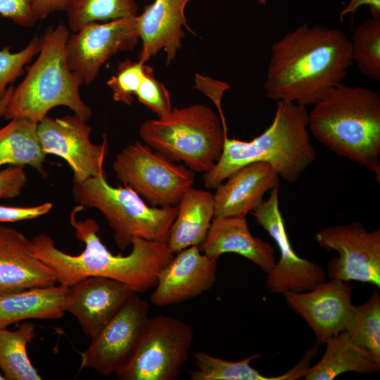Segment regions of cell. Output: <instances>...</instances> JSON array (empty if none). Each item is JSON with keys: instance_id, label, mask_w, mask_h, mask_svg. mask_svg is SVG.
<instances>
[{"instance_id": "obj_41", "label": "cell", "mask_w": 380, "mask_h": 380, "mask_svg": "<svg viewBox=\"0 0 380 380\" xmlns=\"http://www.w3.org/2000/svg\"><path fill=\"white\" fill-rule=\"evenodd\" d=\"M260 4H265L266 0H258Z\"/></svg>"}, {"instance_id": "obj_11", "label": "cell", "mask_w": 380, "mask_h": 380, "mask_svg": "<svg viewBox=\"0 0 380 380\" xmlns=\"http://www.w3.org/2000/svg\"><path fill=\"white\" fill-rule=\"evenodd\" d=\"M139 40L137 16L87 25L70 34L65 44L68 66L82 84L89 85L106 62L118 52L134 49Z\"/></svg>"}, {"instance_id": "obj_36", "label": "cell", "mask_w": 380, "mask_h": 380, "mask_svg": "<svg viewBox=\"0 0 380 380\" xmlns=\"http://www.w3.org/2000/svg\"><path fill=\"white\" fill-rule=\"evenodd\" d=\"M52 207V203L49 202L32 207L0 205V222H15L35 219L47 214Z\"/></svg>"}, {"instance_id": "obj_39", "label": "cell", "mask_w": 380, "mask_h": 380, "mask_svg": "<svg viewBox=\"0 0 380 380\" xmlns=\"http://www.w3.org/2000/svg\"><path fill=\"white\" fill-rule=\"evenodd\" d=\"M363 5H368L372 16H380V0H350L348 6L340 13V21L348 13L353 14Z\"/></svg>"}, {"instance_id": "obj_1", "label": "cell", "mask_w": 380, "mask_h": 380, "mask_svg": "<svg viewBox=\"0 0 380 380\" xmlns=\"http://www.w3.org/2000/svg\"><path fill=\"white\" fill-rule=\"evenodd\" d=\"M353 63L350 41L343 30L302 24L273 44L265 96L313 106L343 83Z\"/></svg>"}, {"instance_id": "obj_8", "label": "cell", "mask_w": 380, "mask_h": 380, "mask_svg": "<svg viewBox=\"0 0 380 380\" xmlns=\"http://www.w3.org/2000/svg\"><path fill=\"white\" fill-rule=\"evenodd\" d=\"M113 169L120 182L155 207L176 206L195 179L194 172L184 165L176 164L141 141L122 149Z\"/></svg>"}, {"instance_id": "obj_12", "label": "cell", "mask_w": 380, "mask_h": 380, "mask_svg": "<svg viewBox=\"0 0 380 380\" xmlns=\"http://www.w3.org/2000/svg\"><path fill=\"white\" fill-rule=\"evenodd\" d=\"M149 305L133 294L115 316L92 338L81 353L80 368L108 376L115 374L132 357L148 318Z\"/></svg>"}, {"instance_id": "obj_5", "label": "cell", "mask_w": 380, "mask_h": 380, "mask_svg": "<svg viewBox=\"0 0 380 380\" xmlns=\"http://www.w3.org/2000/svg\"><path fill=\"white\" fill-rule=\"evenodd\" d=\"M70 30L62 23L47 28L40 37L37 59L28 68L22 82L13 88L4 116L24 118L39 122L53 108L66 106L87 121L91 108L81 99L82 84L70 69L65 44Z\"/></svg>"}, {"instance_id": "obj_9", "label": "cell", "mask_w": 380, "mask_h": 380, "mask_svg": "<svg viewBox=\"0 0 380 380\" xmlns=\"http://www.w3.org/2000/svg\"><path fill=\"white\" fill-rule=\"evenodd\" d=\"M194 331L181 319L148 317L129 361L115 374L121 380H175L186 361Z\"/></svg>"}, {"instance_id": "obj_16", "label": "cell", "mask_w": 380, "mask_h": 380, "mask_svg": "<svg viewBox=\"0 0 380 380\" xmlns=\"http://www.w3.org/2000/svg\"><path fill=\"white\" fill-rule=\"evenodd\" d=\"M177 255L160 272L150 299L154 305L167 306L192 299L213 286L217 258L192 246Z\"/></svg>"}, {"instance_id": "obj_31", "label": "cell", "mask_w": 380, "mask_h": 380, "mask_svg": "<svg viewBox=\"0 0 380 380\" xmlns=\"http://www.w3.org/2000/svg\"><path fill=\"white\" fill-rule=\"evenodd\" d=\"M40 37L34 36L22 50L11 52L9 47L0 50V100L7 91L8 86L24 72L40 50Z\"/></svg>"}, {"instance_id": "obj_2", "label": "cell", "mask_w": 380, "mask_h": 380, "mask_svg": "<svg viewBox=\"0 0 380 380\" xmlns=\"http://www.w3.org/2000/svg\"><path fill=\"white\" fill-rule=\"evenodd\" d=\"M82 208H75L70 219L75 237L84 243L80 254L61 251L44 234L31 239L33 254L51 268L57 282L70 286L89 277H103L125 283L139 294L153 288L160 272L174 257L167 243L135 237L128 255H113L97 235L99 226L94 220H76Z\"/></svg>"}, {"instance_id": "obj_35", "label": "cell", "mask_w": 380, "mask_h": 380, "mask_svg": "<svg viewBox=\"0 0 380 380\" xmlns=\"http://www.w3.org/2000/svg\"><path fill=\"white\" fill-rule=\"evenodd\" d=\"M27 178L23 166H11L0 170V199L19 196Z\"/></svg>"}, {"instance_id": "obj_19", "label": "cell", "mask_w": 380, "mask_h": 380, "mask_svg": "<svg viewBox=\"0 0 380 380\" xmlns=\"http://www.w3.org/2000/svg\"><path fill=\"white\" fill-rule=\"evenodd\" d=\"M191 0H154L137 15L141 49L138 61L146 63L163 50L166 64L175 58L184 37L182 27L195 34L189 27L184 9Z\"/></svg>"}, {"instance_id": "obj_14", "label": "cell", "mask_w": 380, "mask_h": 380, "mask_svg": "<svg viewBox=\"0 0 380 380\" xmlns=\"http://www.w3.org/2000/svg\"><path fill=\"white\" fill-rule=\"evenodd\" d=\"M76 114L53 118L44 117L37 123V136L43 152L64 159L73 172V182L106 175L104 160L108 144L91 142V127Z\"/></svg>"}, {"instance_id": "obj_18", "label": "cell", "mask_w": 380, "mask_h": 380, "mask_svg": "<svg viewBox=\"0 0 380 380\" xmlns=\"http://www.w3.org/2000/svg\"><path fill=\"white\" fill-rule=\"evenodd\" d=\"M56 282L51 268L33 254L31 240L15 228L0 224V295Z\"/></svg>"}, {"instance_id": "obj_21", "label": "cell", "mask_w": 380, "mask_h": 380, "mask_svg": "<svg viewBox=\"0 0 380 380\" xmlns=\"http://www.w3.org/2000/svg\"><path fill=\"white\" fill-rule=\"evenodd\" d=\"M198 247L206 255L217 259L224 253L239 254L267 274L275 264L273 247L251 234L246 217H215Z\"/></svg>"}, {"instance_id": "obj_25", "label": "cell", "mask_w": 380, "mask_h": 380, "mask_svg": "<svg viewBox=\"0 0 380 380\" xmlns=\"http://www.w3.org/2000/svg\"><path fill=\"white\" fill-rule=\"evenodd\" d=\"M196 369L190 372L191 380H294L304 377L312 357L305 354L300 362L281 375L266 376L252 367L251 362L260 357L253 354L239 361H229L198 351L194 355Z\"/></svg>"}, {"instance_id": "obj_10", "label": "cell", "mask_w": 380, "mask_h": 380, "mask_svg": "<svg viewBox=\"0 0 380 380\" xmlns=\"http://www.w3.org/2000/svg\"><path fill=\"white\" fill-rule=\"evenodd\" d=\"M315 239L338 257L328 262L330 279L357 281L380 287V229L367 230L361 223L328 227L319 230Z\"/></svg>"}, {"instance_id": "obj_7", "label": "cell", "mask_w": 380, "mask_h": 380, "mask_svg": "<svg viewBox=\"0 0 380 380\" xmlns=\"http://www.w3.org/2000/svg\"><path fill=\"white\" fill-rule=\"evenodd\" d=\"M72 193L80 205L101 213L113 229L115 242L120 250L131 246L135 237L167 243L177 206L148 205L129 186H110L103 175L73 182Z\"/></svg>"}, {"instance_id": "obj_23", "label": "cell", "mask_w": 380, "mask_h": 380, "mask_svg": "<svg viewBox=\"0 0 380 380\" xmlns=\"http://www.w3.org/2000/svg\"><path fill=\"white\" fill-rule=\"evenodd\" d=\"M68 289V286L59 284L0 295V328L30 319L63 317Z\"/></svg>"}, {"instance_id": "obj_6", "label": "cell", "mask_w": 380, "mask_h": 380, "mask_svg": "<svg viewBox=\"0 0 380 380\" xmlns=\"http://www.w3.org/2000/svg\"><path fill=\"white\" fill-rule=\"evenodd\" d=\"M139 135L155 151L198 173L215 164L227 137L221 119L203 104L175 108L165 117L146 120Z\"/></svg>"}, {"instance_id": "obj_3", "label": "cell", "mask_w": 380, "mask_h": 380, "mask_svg": "<svg viewBox=\"0 0 380 380\" xmlns=\"http://www.w3.org/2000/svg\"><path fill=\"white\" fill-rule=\"evenodd\" d=\"M270 125L251 141L225 138L222 153L203 173L205 186L215 189L243 167L256 162L269 163L285 182L297 181L316 159L310 140L308 112L295 103L277 101Z\"/></svg>"}, {"instance_id": "obj_42", "label": "cell", "mask_w": 380, "mask_h": 380, "mask_svg": "<svg viewBox=\"0 0 380 380\" xmlns=\"http://www.w3.org/2000/svg\"><path fill=\"white\" fill-rule=\"evenodd\" d=\"M0 380H5L4 375H1V374H0Z\"/></svg>"}, {"instance_id": "obj_28", "label": "cell", "mask_w": 380, "mask_h": 380, "mask_svg": "<svg viewBox=\"0 0 380 380\" xmlns=\"http://www.w3.org/2000/svg\"><path fill=\"white\" fill-rule=\"evenodd\" d=\"M136 0H72L66 9L68 27L71 32L100 22L137 16Z\"/></svg>"}, {"instance_id": "obj_17", "label": "cell", "mask_w": 380, "mask_h": 380, "mask_svg": "<svg viewBox=\"0 0 380 380\" xmlns=\"http://www.w3.org/2000/svg\"><path fill=\"white\" fill-rule=\"evenodd\" d=\"M134 293L121 281L89 277L68 286L64 310L77 318L84 335L92 338Z\"/></svg>"}, {"instance_id": "obj_20", "label": "cell", "mask_w": 380, "mask_h": 380, "mask_svg": "<svg viewBox=\"0 0 380 380\" xmlns=\"http://www.w3.org/2000/svg\"><path fill=\"white\" fill-rule=\"evenodd\" d=\"M279 182L277 172L267 163L256 162L243 167L215 188V217H246Z\"/></svg>"}, {"instance_id": "obj_24", "label": "cell", "mask_w": 380, "mask_h": 380, "mask_svg": "<svg viewBox=\"0 0 380 380\" xmlns=\"http://www.w3.org/2000/svg\"><path fill=\"white\" fill-rule=\"evenodd\" d=\"M326 350L320 360L309 367L306 380H332L338 375L354 372L358 374L378 372L380 363L366 350L356 344L343 331L325 342Z\"/></svg>"}, {"instance_id": "obj_33", "label": "cell", "mask_w": 380, "mask_h": 380, "mask_svg": "<svg viewBox=\"0 0 380 380\" xmlns=\"http://www.w3.org/2000/svg\"><path fill=\"white\" fill-rule=\"evenodd\" d=\"M144 77L135 96L139 102L146 106L158 118L167 116L172 110L170 93L165 86L154 76L153 69L144 65Z\"/></svg>"}, {"instance_id": "obj_29", "label": "cell", "mask_w": 380, "mask_h": 380, "mask_svg": "<svg viewBox=\"0 0 380 380\" xmlns=\"http://www.w3.org/2000/svg\"><path fill=\"white\" fill-rule=\"evenodd\" d=\"M344 331L380 363V296L378 291H374L369 300L355 307Z\"/></svg>"}, {"instance_id": "obj_32", "label": "cell", "mask_w": 380, "mask_h": 380, "mask_svg": "<svg viewBox=\"0 0 380 380\" xmlns=\"http://www.w3.org/2000/svg\"><path fill=\"white\" fill-rule=\"evenodd\" d=\"M145 64L129 59L119 64L116 73L106 83L112 91L114 101L128 106L132 103L145 75Z\"/></svg>"}, {"instance_id": "obj_27", "label": "cell", "mask_w": 380, "mask_h": 380, "mask_svg": "<svg viewBox=\"0 0 380 380\" xmlns=\"http://www.w3.org/2000/svg\"><path fill=\"white\" fill-rule=\"evenodd\" d=\"M37 336L35 325L23 322L15 331L0 328V369L7 380H41L27 355V346Z\"/></svg>"}, {"instance_id": "obj_40", "label": "cell", "mask_w": 380, "mask_h": 380, "mask_svg": "<svg viewBox=\"0 0 380 380\" xmlns=\"http://www.w3.org/2000/svg\"><path fill=\"white\" fill-rule=\"evenodd\" d=\"M4 108L1 103H0V116L4 115Z\"/></svg>"}, {"instance_id": "obj_34", "label": "cell", "mask_w": 380, "mask_h": 380, "mask_svg": "<svg viewBox=\"0 0 380 380\" xmlns=\"http://www.w3.org/2000/svg\"><path fill=\"white\" fill-rule=\"evenodd\" d=\"M32 0H0V15L22 27H32L37 22L32 11Z\"/></svg>"}, {"instance_id": "obj_37", "label": "cell", "mask_w": 380, "mask_h": 380, "mask_svg": "<svg viewBox=\"0 0 380 380\" xmlns=\"http://www.w3.org/2000/svg\"><path fill=\"white\" fill-rule=\"evenodd\" d=\"M196 87L214 103L219 110L222 125L226 128L225 120L221 108V101L224 91L230 88L229 85L226 82L215 80L209 77L197 75L196 77Z\"/></svg>"}, {"instance_id": "obj_38", "label": "cell", "mask_w": 380, "mask_h": 380, "mask_svg": "<svg viewBox=\"0 0 380 380\" xmlns=\"http://www.w3.org/2000/svg\"><path fill=\"white\" fill-rule=\"evenodd\" d=\"M72 0H32V11L34 17L42 20L51 13L65 11Z\"/></svg>"}, {"instance_id": "obj_4", "label": "cell", "mask_w": 380, "mask_h": 380, "mask_svg": "<svg viewBox=\"0 0 380 380\" xmlns=\"http://www.w3.org/2000/svg\"><path fill=\"white\" fill-rule=\"evenodd\" d=\"M312 135L337 156L368 170L380 181V96L343 83L308 113Z\"/></svg>"}, {"instance_id": "obj_13", "label": "cell", "mask_w": 380, "mask_h": 380, "mask_svg": "<svg viewBox=\"0 0 380 380\" xmlns=\"http://www.w3.org/2000/svg\"><path fill=\"white\" fill-rule=\"evenodd\" d=\"M253 215L277 245L280 258L267 273L266 288L271 293L303 292L327 281L324 267L299 257L293 251L279 206V186L270 191V196Z\"/></svg>"}, {"instance_id": "obj_30", "label": "cell", "mask_w": 380, "mask_h": 380, "mask_svg": "<svg viewBox=\"0 0 380 380\" xmlns=\"http://www.w3.org/2000/svg\"><path fill=\"white\" fill-rule=\"evenodd\" d=\"M353 62L367 77L380 80V16H372L360 25L350 41Z\"/></svg>"}, {"instance_id": "obj_22", "label": "cell", "mask_w": 380, "mask_h": 380, "mask_svg": "<svg viewBox=\"0 0 380 380\" xmlns=\"http://www.w3.org/2000/svg\"><path fill=\"white\" fill-rule=\"evenodd\" d=\"M167 245L177 253L192 246H199L205 238L215 217L213 194L191 187L180 198Z\"/></svg>"}, {"instance_id": "obj_26", "label": "cell", "mask_w": 380, "mask_h": 380, "mask_svg": "<svg viewBox=\"0 0 380 380\" xmlns=\"http://www.w3.org/2000/svg\"><path fill=\"white\" fill-rule=\"evenodd\" d=\"M37 123L15 118L0 129V167L4 165H30L44 175L43 152L37 136Z\"/></svg>"}, {"instance_id": "obj_15", "label": "cell", "mask_w": 380, "mask_h": 380, "mask_svg": "<svg viewBox=\"0 0 380 380\" xmlns=\"http://www.w3.org/2000/svg\"><path fill=\"white\" fill-rule=\"evenodd\" d=\"M351 290L349 281L331 279L311 290L289 291L284 296L312 329L319 344L345 330L355 307L351 302Z\"/></svg>"}]
</instances>
